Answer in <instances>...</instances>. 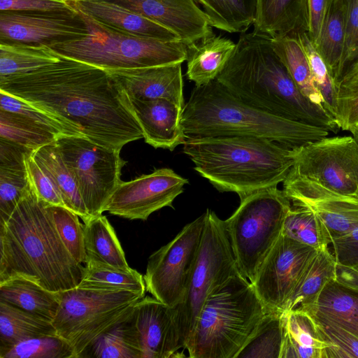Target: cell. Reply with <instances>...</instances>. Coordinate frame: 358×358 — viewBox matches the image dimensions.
Returning <instances> with one entry per match:
<instances>
[{"mask_svg": "<svg viewBox=\"0 0 358 358\" xmlns=\"http://www.w3.org/2000/svg\"><path fill=\"white\" fill-rule=\"evenodd\" d=\"M206 212L187 224L167 244L153 252L143 275L146 292L170 306L183 298L197 258Z\"/></svg>", "mask_w": 358, "mask_h": 358, "instance_id": "12", "label": "cell"}, {"mask_svg": "<svg viewBox=\"0 0 358 358\" xmlns=\"http://www.w3.org/2000/svg\"><path fill=\"white\" fill-rule=\"evenodd\" d=\"M56 334L52 321L0 300V358L22 341Z\"/></svg>", "mask_w": 358, "mask_h": 358, "instance_id": "28", "label": "cell"}, {"mask_svg": "<svg viewBox=\"0 0 358 358\" xmlns=\"http://www.w3.org/2000/svg\"><path fill=\"white\" fill-rule=\"evenodd\" d=\"M77 3L96 19L120 30L164 41H181L163 25L114 2L77 0Z\"/></svg>", "mask_w": 358, "mask_h": 358, "instance_id": "25", "label": "cell"}, {"mask_svg": "<svg viewBox=\"0 0 358 358\" xmlns=\"http://www.w3.org/2000/svg\"><path fill=\"white\" fill-rule=\"evenodd\" d=\"M282 184L292 206L307 208L318 217L331 243L358 225V197L331 190L292 170Z\"/></svg>", "mask_w": 358, "mask_h": 358, "instance_id": "16", "label": "cell"}, {"mask_svg": "<svg viewBox=\"0 0 358 358\" xmlns=\"http://www.w3.org/2000/svg\"><path fill=\"white\" fill-rule=\"evenodd\" d=\"M253 31L271 38L308 32L307 0H257Z\"/></svg>", "mask_w": 358, "mask_h": 358, "instance_id": "24", "label": "cell"}, {"mask_svg": "<svg viewBox=\"0 0 358 358\" xmlns=\"http://www.w3.org/2000/svg\"><path fill=\"white\" fill-rule=\"evenodd\" d=\"M57 232L66 248L79 264L87 262L85 232L78 215L69 208L48 204Z\"/></svg>", "mask_w": 358, "mask_h": 358, "instance_id": "44", "label": "cell"}, {"mask_svg": "<svg viewBox=\"0 0 358 358\" xmlns=\"http://www.w3.org/2000/svg\"><path fill=\"white\" fill-rule=\"evenodd\" d=\"M62 55V54H61ZM0 90L76 129L83 137L120 150L143 138L125 91L106 70L62 55L59 62L0 78Z\"/></svg>", "mask_w": 358, "mask_h": 358, "instance_id": "1", "label": "cell"}, {"mask_svg": "<svg viewBox=\"0 0 358 358\" xmlns=\"http://www.w3.org/2000/svg\"><path fill=\"white\" fill-rule=\"evenodd\" d=\"M87 29L75 13L1 11V41L49 45L84 37Z\"/></svg>", "mask_w": 358, "mask_h": 358, "instance_id": "17", "label": "cell"}, {"mask_svg": "<svg viewBox=\"0 0 358 358\" xmlns=\"http://www.w3.org/2000/svg\"><path fill=\"white\" fill-rule=\"evenodd\" d=\"M282 313L267 311L235 358H280Z\"/></svg>", "mask_w": 358, "mask_h": 358, "instance_id": "39", "label": "cell"}, {"mask_svg": "<svg viewBox=\"0 0 358 358\" xmlns=\"http://www.w3.org/2000/svg\"><path fill=\"white\" fill-rule=\"evenodd\" d=\"M56 144L75 178L90 218L102 214L121 181V171L126 162L120 157V150L105 148L81 136H60Z\"/></svg>", "mask_w": 358, "mask_h": 358, "instance_id": "11", "label": "cell"}, {"mask_svg": "<svg viewBox=\"0 0 358 358\" xmlns=\"http://www.w3.org/2000/svg\"><path fill=\"white\" fill-rule=\"evenodd\" d=\"M84 232L87 262L122 269L131 268L115 231L105 215L92 217L85 222Z\"/></svg>", "mask_w": 358, "mask_h": 358, "instance_id": "32", "label": "cell"}, {"mask_svg": "<svg viewBox=\"0 0 358 358\" xmlns=\"http://www.w3.org/2000/svg\"><path fill=\"white\" fill-rule=\"evenodd\" d=\"M52 1L68 3L69 1H75V0H52Z\"/></svg>", "mask_w": 358, "mask_h": 358, "instance_id": "55", "label": "cell"}, {"mask_svg": "<svg viewBox=\"0 0 358 358\" xmlns=\"http://www.w3.org/2000/svg\"><path fill=\"white\" fill-rule=\"evenodd\" d=\"M329 0H307L308 36L313 45L317 42L327 13Z\"/></svg>", "mask_w": 358, "mask_h": 358, "instance_id": "52", "label": "cell"}, {"mask_svg": "<svg viewBox=\"0 0 358 358\" xmlns=\"http://www.w3.org/2000/svg\"><path fill=\"white\" fill-rule=\"evenodd\" d=\"M163 25L187 46L213 34L206 14L194 0H106Z\"/></svg>", "mask_w": 358, "mask_h": 358, "instance_id": "18", "label": "cell"}, {"mask_svg": "<svg viewBox=\"0 0 358 358\" xmlns=\"http://www.w3.org/2000/svg\"><path fill=\"white\" fill-rule=\"evenodd\" d=\"M331 245L336 262L358 271V225L334 238Z\"/></svg>", "mask_w": 358, "mask_h": 358, "instance_id": "50", "label": "cell"}, {"mask_svg": "<svg viewBox=\"0 0 358 358\" xmlns=\"http://www.w3.org/2000/svg\"><path fill=\"white\" fill-rule=\"evenodd\" d=\"M294 173L325 187L358 197V141L324 137L293 148Z\"/></svg>", "mask_w": 358, "mask_h": 358, "instance_id": "13", "label": "cell"}, {"mask_svg": "<svg viewBox=\"0 0 358 358\" xmlns=\"http://www.w3.org/2000/svg\"><path fill=\"white\" fill-rule=\"evenodd\" d=\"M351 134L358 141V129H356L355 131H354Z\"/></svg>", "mask_w": 358, "mask_h": 358, "instance_id": "54", "label": "cell"}, {"mask_svg": "<svg viewBox=\"0 0 358 358\" xmlns=\"http://www.w3.org/2000/svg\"><path fill=\"white\" fill-rule=\"evenodd\" d=\"M296 309L313 319L338 326L358 336V291L334 280L325 285L313 302Z\"/></svg>", "mask_w": 358, "mask_h": 358, "instance_id": "22", "label": "cell"}, {"mask_svg": "<svg viewBox=\"0 0 358 358\" xmlns=\"http://www.w3.org/2000/svg\"><path fill=\"white\" fill-rule=\"evenodd\" d=\"M346 0H329L319 38L314 45L335 85L339 76L345 40Z\"/></svg>", "mask_w": 358, "mask_h": 358, "instance_id": "31", "label": "cell"}, {"mask_svg": "<svg viewBox=\"0 0 358 358\" xmlns=\"http://www.w3.org/2000/svg\"><path fill=\"white\" fill-rule=\"evenodd\" d=\"M291 206L282 190L271 187L241 199L238 208L224 220L238 271L251 282L281 235Z\"/></svg>", "mask_w": 358, "mask_h": 358, "instance_id": "8", "label": "cell"}, {"mask_svg": "<svg viewBox=\"0 0 358 358\" xmlns=\"http://www.w3.org/2000/svg\"><path fill=\"white\" fill-rule=\"evenodd\" d=\"M317 250L281 234L252 282L267 311L283 313Z\"/></svg>", "mask_w": 358, "mask_h": 358, "instance_id": "14", "label": "cell"}, {"mask_svg": "<svg viewBox=\"0 0 358 358\" xmlns=\"http://www.w3.org/2000/svg\"><path fill=\"white\" fill-rule=\"evenodd\" d=\"M310 317L317 336L327 344L323 358H358L357 336L338 326Z\"/></svg>", "mask_w": 358, "mask_h": 358, "instance_id": "46", "label": "cell"}, {"mask_svg": "<svg viewBox=\"0 0 358 358\" xmlns=\"http://www.w3.org/2000/svg\"><path fill=\"white\" fill-rule=\"evenodd\" d=\"M282 234L319 250L329 247L330 239L318 217L310 210L292 205Z\"/></svg>", "mask_w": 358, "mask_h": 358, "instance_id": "40", "label": "cell"}, {"mask_svg": "<svg viewBox=\"0 0 358 358\" xmlns=\"http://www.w3.org/2000/svg\"><path fill=\"white\" fill-rule=\"evenodd\" d=\"M271 42L302 94L331 116L326 101L315 84L307 56L296 36H276L271 38Z\"/></svg>", "mask_w": 358, "mask_h": 358, "instance_id": "29", "label": "cell"}, {"mask_svg": "<svg viewBox=\"0 0 358 358\" xmlns=\"http://www.w3.org/2000/svg\"><path fill=\"white\" fill-rule=\"evenodd\" d=\"M334 117L338 128L350 133L358 129V68L334 85Z\"/></svg>", "mask_w": 358, "mask_h": 358, "instance_id": "43", "label": "cell"}, {"mask_svg": "<svg viewBox=\"0 0 358 358\" xmlns=\"http://www.w3.org/2000/svg\"><path fill=\"white\" fill-rule=\"evenodd\" d=\"M182 125L186 138L251 136L292 149L329 136L330 132L249 105L216 79L195 85L183 107Z\"/></svg>", "mask_w": 358, "mask_h": 358, "instance_id": "5", "label": "cell"}, {"mask_svg": "<svg viewBox=\"0 0 358 358\" xmlns=\"http://www.w3.org/2000/svg\"><path fill=\"white\" fill-rule=\"evenodd\" d=\"M69 3L85 24L87 34L48 45L62 55L104 70L182 63L187 59L188 46L182 41H164L120 30L94 17L77 0Z\"/></svg>", "mask_w": 358, "mask_h": 358, "instance_id": "7", "label": "cell"}, {"mask_svg": "<svg viewBox=\"0 0 358 358\" xmlns=\"http://www.w3.org/2000/svg\"><path fill=\"white\" fill-rule=\"evenodd\" d=\"M0 138L34 151L58 137L17 114L0 110Z\"/></svg>", "mask_w": 358, "mask_h": 358, "instance_id": "41", "label": "cell"}, {"mask_svg": "<svg viewBox=\"0 0 358 358\" xmlns=\"http://www.w3.org/2000/svg\"><path fill=\"white\" fill-rule=\"evenodd\" d=\"M0 110L17 114L31 123L54 134L58 138L63 136L83 137L76 129L60 119L1 90Z\"/></svg>", "mask_w": 358, "mask_h": 358, "instance_id": "42", "label": "cell"}, {"mask_svg": "<svg viewBox=\"0 0 358 358\" xmlns=\"http://www.w3.org/2000/svg\"><path fill=\"white\" fill-rule=\"evenodd\" d=\"M345 23V40L337 83L345 74L358 68V0H346Z\"/></svg>", "mask_w": 358, "mask_h": 358, "instance_id": "49", "label": "cell"}, {"mask_svg": "<svg viewBox=\"0 0 358 358\" xmlns=\"http://www.w3.org/2000/svg\"><path fill=\"white\" fill-rule=\"evenodd\" d=\"M201 5L211 27L244 33L254 24L257 0H194Z\"/></svg>", "mask_w": 358, "mask_h": 358, "instance_id": "37", "label": "cell"}, {"mask_svg": "<svg viewBox=\"0 0 358 358\" xmlns=\"http://www.w3.org/2000/svg\"><path fill=\"white\" fill-rule=\"evenodd\" d=\"M142 358L185 357L180 349L172 307L155 297L144 296L132 310Z\"/></svg>", "mask_w": 358, "mask_h": 358, "instance_id": "19", "label": "cell"}, {"mask_svg": "<svg viewBox=\"0 0 358 358\" xmlns=\"http://www.w3.org/2000/svg\"><path fill=\"white\" fill-rule=\"evenodd\" d=\"M266 312L238 271L208 295L185 349L192 358H235Z\"/></svg>", "mask_w": 358, "mask_h": 358, "instance_id": "6", "label": "cell"}, {"mask_svg": "<svg viewBox=\"0 0 358 358\" xmlns=\"http://www.w3.org/2000/svg\"><path fill=\"white\" fill-rule=\"evenodd\" d=\"M246 103L269 113L338 132L334 118L304 96L275 52L271 37L241 33L216 78Z\"/></svg>", "mask_w": 358, "mask_h": 358, "instance_id": "3", "label": "cell"}, {"mask_svg": "<svg viewBox=\"0 0 358 358\" xmlns=\"http://www.w3.org/2000/svg\"><path fill=\"white\" fill-rule=\"evenodd\" d=\"M138 333L131 315L95 340L79 358H142Z\"/></svg>", "mask_w": 358, "mask_h": 358, "instance_id": "34", "label": "cell"}, {"mask_svg": "<svg viewBox=\"0 0 358 358\" xmlns=\"http://www.w3.org/2000/svg\"><path fill=\"white\" fill-rule=\"evenodd\" d=\"M282 318L280 358H323L327 344L317 336L308 315L294 309L283 312Z\"/></svg>", "mask_w": 358, "mask_h": 358, "instance_id": "30", "label": "cell"}, {"mask_svg": "<svg viewBox=\"0 0 358 358\" xmlns=\"http://www.w3.org/2000/svg\"><path fill=\"white\" fill-rule=\"evenodd\" d=\"M238 271L224 222L207 209L201 241L187 288L181 301L172 308L180 349H185L208 295Z\"/></svg>", "mask_w": 358, "mask_h": 358, "instance_id": "10", "label": "cell"}, {"mask_svg": "<svg viewBox=\"0 0 358 358\" xmlns=\"http://www.w3.org/2000/svg\"><path fill=\"white\" fill-rule=\"evenodd\" d=\"M1 11L74 13L68 3L52 0H0Z\"/></svg>", "mask_w": 358, "mask_h": 358, "instance_id": "51", "label": "cell"}, {"mask_svg": "<svg viewBox=\"0 0 358 358\" xmlns=\"http://www.w3.org/2000/svg\"><path fill=\"white\" fill-rule=\"evenodd\" d=\"M3 358H75V355L69 343L56 334L22 341Z\"/></svg>", "mask_w": 358, "mask_h": 358, "instance_id": "45", "label": "cell"}, {"mask_svg": "<svg viewBox=\"0 0 358 358\" xmlns=\"http://www.w3.org/2000/svg\"><path fill=\"white\" fill-rule=\"evenodd\" d=\"M182 145L201 176L219 192H235L240 199L278 187L294 164L292 148L262 138H186Z\"/></svg>", "mask_w": 358, "mask_h": 358, "instance_id": "4", "label": "cell"}, {"mask_svg": "<svg viewBox=\"0 0 358 358\" xmlns=\"http://www.w3.org/2000/svg\"><path fill=\"white\" fill-rule=\"evenodd\" d=\"M236 44L213 33L188 46L186 76L195 85L215 80L234 53Z\"/></svg>", "mask_w": 358, "mask_h": 358, "instance_id": "26", "label": "cell"}, {"mask_svg": "<svg viewBox=\"0 0 358 358\" xmlns=\"http://www.w3.org/2000/svg\"><path fill=\"white\" fill-rule=\"evenodd\" d=\"M32 152L19 144L0 141V224L8 220L31 187L25 159Z\"/></svg>", "mask_w": 358, "mask_h": 358, "instance_id": "23", "label": "cell"}, {"mask_svg": "<svg viewBox=\"0 0 358 358\" xmlns=\"http://www.w3.org/2000/svg\"><path fill=\"white\" fill-rule=\"evenodd\" d=\"M129 99L145 143L169 150L183 144L186 139L182 125L183 108L166 99Z\"/></svg>", "mask_w": 358, "mask_h": 358, "instance_id": "21", "label": "cell"}, {"mask_svg": "<svg viewBox=\"0 0 358 358\" xmlns=\"http://www.w3.org/2000/svg\"><path fill=\"white\" fill-rule=\"evenodd\" d=\"M145 294L128 290H98L78 287L60 292L52 320L57 334L67 341L75 358L103 334L127 318Z\"/></svg>", "mask_w": 358, "mask_h": 358, "instance_id": "9", "label": "cell"}, {"mask_svg": "<svg viewBox=\"0 0 358 358\" xmlns=\"http://www.w3.org/2000/svg\"><path fill=\"white\" fill-rule=\"evenodd\" d=\"M61 59L62 55L47 44L1 41L0 78L29 73Z\"/></svg>", "mask_w": 358, "mask_h": 358, "instance_id": "33", "label": "cell"}, {"mask_svg": "<svg viewBox=\"0 0 358 358\" xmlns=\"http://www.w3.org/2000/svg\"><path fill=\"white\" fill-rule=\"evenodd\" d=\"M25 163L30 185L37 196L46 203L66 207L62 194L48 169L32 155H27Z\"/></svg>", "mask_w": 358, "mask_h": 358, "instance_id": "48", "label": "cell"}, {"mask_svg": "<svg viewBox=\"0 0 358 358\" xmlns=\"http://www.w3.org/2000/svg\"><path fill=\"white\" fill-rule=\"evenodd\" d=\"M188 180L172 169H159L129 181H120L104 211L131 220H146L154 212L172 206Z\"/></svg>", "mask_w": 358, "mask_h": 358, "instance_id": "15", "label": "cell"}, {"mask_svg": "<svg viewBox=\"0 0 358 358\" xmlns=\"http://www.w3.org/2000/svg\"><path fill=\"white\" fill-rule=\"evenodd\" d=\"M48 204L31 186L0 224V282L22 276L56 292L80 283L84 266L64 244Z\"/></svg>", "mask_w": 358, "mask_h": 358, "instance_id": "2", "label": "cell"}, {"mask_svg": "<svg viewBox=\"0 0 358 358\" xmlns=\"http://www.w3.org/2000/svg\"><path fill=\"white\" fill-rule=\"evenodd\" d=\"M336 261L329 247L317 250L302 273L284 312L313 302L334 279Z\"/></svg>", "mask_w": 358, "mask_h": 358, "instance_id": "35", "label": "cell"}, {"mask_svg": "<svg viewBox=\"0 0 358 358\" xmlns=\"http://www.w3.org/2000/svg\"><path fill=\"white\" fill-rule=\"evenodd\" d=\"M0 300L52 322L61 298L60 292L48 290L29 278L14 276L0 282Z\"/></svg>", "mask_w": 358, "mask_h": 358, "instance_id": "27", "label": "cell"}, {"mask_svg": "<svg viewBox=\"0 0 358 358\" xmlns=\"http://www.w3.org/2000/svg\"><path fill=\"white\" fill-rule=\"evenodd\" d=\"M77 287L98 290H128L145 294L143 275L136 270L122 269L87 261Z\"/></svg>", "mask_w": 358, "mask_h": 358, "instance_id": "38", "label": "cell"}, {"mask_svg": "<svg viewBox=\"0 0 358 358\" xmlns=\"http://www.w3.org/2000/svg\"></svg>", "mask_w": 358, "mask_h": 358, "instance_id": "56", "label": "cell"}, {"mask_svg": "<svg viewBox=\"0 0 358 358\" xmlns=\"http://www.w3.org/2000/svg\"><path fill=\"white\" fill-rule=\"evenodd\" d=\"M32 155L50 172L57 185L66 208L76 213L85 222L90 219L76 182L65 164L56 141L32 152Z\"/></svg>", "mask_w": 358, "mask_h": 358, "instance_id": "36", "label": "cell"}, {"mask_svg": "<svg viewBox=\"0 0 358 358\" xmlns=\"http://www.w3.org/2000/svg\"><path fill=\"white\" fill-rule=\"evenodd\" d=\"M182 63L143 68L106 70L129 98L141 100L169 99L185 106Z\"/></svg>", "mask_w": 358, "mask_h": 358, "instance_id": "20", "label": "cell"}, {"mask_svg": "<svg viewBox=\"0 0 358 358\" xmlns=\"http://www.w3.org/2000/svg\"><path fill=\"white\" fill-rule=\"evenodd\" d=\"M333 280L344 287L358 291V271L353 267L336 262Z\"/></svg>", "mask_w": 358, "mask_h": 358, "instance_id": "53", "label": "cell"}, {"mask_svg": "<svg viewBox=\"0 0 358 358\" xmlns=\"http://www.w3.org/2000/svg\"><path fill=\"white\" fill-rule=\"evenodd\" d=\"M296 36L307 56L315 84L326 101L329 114L335 120V88L327 67L310 40L307 32H301Z\"/></svg>", "mask_w": 358, "mask_h": 358, "instance_id": "47", "label": "cell"}]
</instances>
